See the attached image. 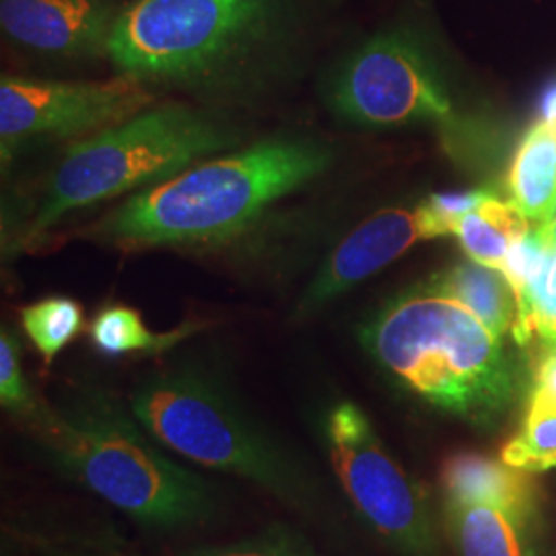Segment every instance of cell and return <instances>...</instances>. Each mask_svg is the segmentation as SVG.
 Masks as SVG:
<instances>
[{"mask_svg":"<svg viewBox=\"0 0 556 556\" xmlns=\"http://www.w3.org/2000/svg\"><path fill=\"white\" fill-rule=\"evenodd\" d=\"M43 462L135 523L155 532L204 528L220 514L219 489L161 450L130 404L100 388L71 392L25 418Z\"/></svg>","mask_w":556,"mask_h":556,"instance_id":"obj_1","label":"cell"},{"mask_svg":"<svg viewBox=\"0 0 556 556\" xmlns=\"http://www.w3.org/2000/svg\"><path fill=\"white\" fill-rule=\"evenodd\" d=\"M128 404L161 447L258 486L321 532L340 530V503L324 475L215 376L161 369L140 379Z\"/></svg>","mask_w":556,"mask_h":556,"instance_id":"obj_2","label":"cell"},{"mask_svg":"<svg viewBox=\"0 0 556 556\" xmlns=\"http://www.w3.org/2000/svg\"><path fill=\"white\" fill-rule=\"evenodd\" d=\"M358 337L408 392L475 427L495 429L521 397L519 365L505 338L425 285L388 301Z\"/></svg>","mask_w":556,"mask_h":556,"instance_id":"obj_3","label":"cell"},{"mask_svg":"<svg viewBox=\"0 0 556 556\" xmlns=\"http://www.w3.org/2000/svg\"><path fill=\"white\" fill-rule=\"evenodd\" d=\"M332 153L318 142L266 140L204 161L126 200L105 220L112 239L135 245L208 243L236 236L277 200L321 176Z\"/></svg>","mask_w":556,"mask_h":556,"instance_id":"obj_4","label":"cell"},{"mask_svg":"<svg viewBox=\"0 0 556 556\" xmlns=\"http://www.w3.org/2000/svg\"><path fill=\"white\" fill-rule=\"evenodd\" d=\"M231 144L236 135L202 112L184 105L147 108L66 151L31 229L40 233L73 211L174 178Z\"/></svg>","mask_w":556,"mask_h":556,"instance_id":"obj_5","label":"cell"},{"mask_svg":"<svg viewBox=\"0 0 556 556\" xmlns=\"http://www.w3.org/2000/svg\"><path fill=\"white\" fill-rule=\"evenodd\" d=\"M277 0H137L122 11L108 56L139 80L197 83L258 40Z\"/></svg>","mask_w":556,"mask_h":556,"instance_id":"obj_6","label":"cell"},{"mask_svg":"<svg viewBox=\"0 0 556 556\" xmlns=\"http://www.w3.org/2000/svg\"><path fill=\"white\" fill-rule=\"evenodd\" d=\"M319 429L330 468L358 519L396 555L443 556L429 491L390 454L363 408L337 402Z\"/></svg>","mask_w":556,"mask_h":556,"instance_id":"obj_7","label":"cell"},{"mask_svg":"<svg viewBox=\"0 0 556 556\" xmlns=\"http://www.w3.org/2000/svg\"><path fill=\"white\" fill-rule=\"evenodd\" d=\"M441 526L457 556H551L534 472L501 457L457 452L439 475Z\"/></svg>","mask_w":556,"mask_h":556,"instance_id":"obj_8","label":"cell"},{"mask_svg":"<svg viewBox=\"0 0 556 556\" xmlns=\"http://www.w3.org/2000/svg\"><path fill=\"white\" fill-rule=\"evenodd\" d=\"M332 103L342 118L369 128L454 119L438 64L406 34H383L361 46L338 75Z\"/></svg>","mask_w":556,"mask_h":556,"instance_id":"obj_9","label":"cell"},{"mask_svg":"<svg viewBox=\"0 0 556 556\" xmlns=\"http://www.w3.org/2000/svg\"><path fill=\"white\" fill-rule=\"evenodd\" d=\"M155 96L142 80H0L2 157L34 140L68 139L101 132L147 110Z\"/></svg>","mask_w":556,"mask_h":556,"instance_id":"obj_10","label":"cell"},{"mask_svg":"<svg viewBox=\"0 0 556 556\" xmlns=\"http://www.w3.org/2000/svg\"><path fill=\"white\" fill-rule=\"evenodd\" d=\"M425 239H429V231L420 206L383 208L363 220L321 264L318 275L299 301V318H307L324 309L328 303L349 293L365 278L374 277Z\"/></svg>","mask_w":556,"mask_h":556,"instance_id":"obj_11","label":"cell"},{"mask_svg":"<svg viewBox=\"0 0 556 556\" xmlns=\"http://www.w3.org/2000/svg\"><path fill=\"white\" fill-rule=\"evenodd\" d=\"M116 20L105 0H0L4 34L52 56L108 52Z\"/></svg>","mask_w":556,"mask_h":556,"instance_id":"obj_12","label":"cell"},{"mask_svg":"<svg viewBox=\"0 0 556 556\" xmlns=\"http://www.w3.org/2000/svg\"><path fill=\"white\" fill-rule=\"evenodd\" d=\"M507 194L532 227L556 215V122L536 118L521 135L507 167Z\"/></svg>","mask_w":556,"mask_h":556,"instance_id":"obj_13","label":"cell"},{"mask_svg":"<svg viewBox=\"0 0 556 556\" xmlns=\"http://www.w3.org/2000/svg\"><path fill=\"white\" fill-rule=\"evenodd\" d=\"M439 295L456 299L498 338L514 337L517 299L503 273L472 260L457 262L425 282Z\"/></svg>","mask_w":556,"mask_h":556,"instance_id":"obj_14","label":"cell"},{"mask_svg":"<svg viewBox=\"0 0 556 556\" xmlns=\"http://www.w3.org/2000/svg\"><path fill=\"white\" fill-rule=\"evenodd\" d=\"M530 229L532 223L511 200L489 190L470 213L457 220L454 238L472 262L501 273L514 243L526 238Z\"/></svg>","mask_w":556,"mask_h":556,"instance_id":"obj_15","label":"cell"},{"mask_svg":"<svg viewBox=\"0 0 556 556\" xmlns=\"http://www.w3.org/2000/svg\"><path fill=\"white\" fill-rule=\"evenodd\" d=\"M197 332V326H179L172 332H153L137 309L128 305H108L91 321L89 337L108 357L160 355Z\"/></svg>","mask_w":556,"mask_h":556,"instance_id":"obj_16","label":"cell"},{"mask_svg":"<svg viewBox=\"0 0 556 556\" xmlns=\"http://www.w3.org/2000/svg\"><path fill=\"white\" fill-rule=\"evenodd\" d=\"M83 307L71 298H46L21 309V326L46 365L79 337Z\"/></svg>","mask_w":556,"mask_h":556,"instance_id":"obj_17","label":"cell"},{"mask_svg":"<svg viewBox=\"0 0 556 556\" xmlns=\"http://www.w3.org/2000/svg\"><path fill=\"white\" fill-rule=\"evenodd\" d=\"M501 459L534 475L556 470V413H526L516 435L503 445Z\"/></svg>","mask_w":556,"mask_h":556,"instance_id":"obj_18","label":"cell"},{"mask_svg":"<svg viewBox=\"0 0 556 556\" xmlns=\"http://www.w3.org/2000/svg\"><path fill=\"white\" fill-rule=\"evenodd\" d=\"M178 556H318V553L298 530L273 523L256 534L233 542L197 546Z\"/></svg>","mask_w":556,"mask_h":556,"instance_id":"obj_19","label":"cell"},{"mask_svg":"<svg viewBox=\"0 0 556 556\" xmlns=\"http://www.w3.org/2000/svg\"><path fill=\"white\" fill-rule=\"evenodd\" d=\"M0 404L23 420L40 404L23 376L20 338L7 326L0 332Z\"/></svg>","mask_w":556,"mask_h":556,"instance_id":"obj_20","label":"cell"},{"mask_svg":"<svg viewBox=\"0 0 556 556\" xmlns=\"http://www.w3.org/2000/svg\"><path fill=\"white\" fill-rule=\"evenodd\" d=\"M11 536L34 556H135L110 548L108 544H100L93 538L48 534L31 530L11 532Z\"/></svg>","mask_w":556,"mask_h":556,"instance_id":"obj_21","label":"cell"},{"mask_svg":"<svg viewBox=\"0 0 556 556\" xmlns=\"http://www.w3.org/2000/svg\"><path fill=\"white\" fill-rule=\"evenodd\" d=\"M526 413H556V346L540 349L528 388Z\"/></svg>","mask_w":556,"mask_h":556,"instance_id":"obj_22","label":"cell"},{"mask_svg":"<svg viewBox=\"0 0 556 556\" xmlns=\"http://www.w3.org/2000/svg\"><path fill=\"white\" fill-rule=\"evenodd\" d=\"M536 118L556 122V80L551 87H546V91L542 93V98L538 101Z\"/></svg>","mask_w":556,"mask_h":556,"instance_id":"obj_23","label":"cell"}]
</instances>
